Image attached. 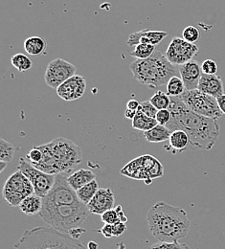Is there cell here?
<instances>
[{
  "instance_id": "7c38bea8",
  "label": "cell",
  "mask_w": 225,
  "mask_h": 249,
  "mask_svg": "<svg viewBox=\"0 0 225 249\" xmlns=\"http://www.w3.org/2000/svg\"><path fill=\"white\" fill-rule=\"evenodd\" d=\"M198 52V47L183 37L174 36L169 44L166 57L174 65H181L193 60Z\"/></svg>"
},
{
  "instance_id": "ee69618b",
  "label": "cell",
  "mask_w": 225,
  "mask_h": 249,
  "mask_svg": "<svg viewBox=\"0 0 225 249\" xmlns=\"http://www.w3.org/2000/svg\"><path fill=\"white\" fill-rule=\"evenodd\" d=\"M118 249H126V247H125V244L124 243H120L119 245H118Z\"/></svg>"
},
{
  "instance_id": "ab89813d",
  "label": "cell",
  "mask_w": 225,
  "mask_h": 249,
  "mask_svg": "<svg viewBox=\"0 0 225 249\" xmlns=\"http://www.w3.org/2000/svg\"><path fill=\"white\" fill-rule=\"evenodd\" d=\"M139 106H140V103L137 100H129L127 104V107L132 110H138Z\"/></svg>"
},
{
  "instance_id": "30bf717a",
  "label": "cell",
  "mask_w": 225,
  "mask_h": 249,
  "mask_svg": "<svg viewBox=\"0 0 225 249\" xmlns=\"http://www.w3.org/2000/svg\"><path fill=\"white\" fill-rule=\"evenodd\" d=\"M17 169L21 171L31 181L34 186L35 194L41 197L46 196L56 181V175L46 174L35 166L27 160V158H20Z\"/></svg>"
},
{
  "instance_id": "484cf974",
  "label": "cell",
  "mask_w": 225,
  "mask_h": 249,
  "mask_svg": "<svg viewBox=\"0 0 225 249\" xmlns=\"http://www.w3.org/2000/svg\"><path fill=\"white\" fill-rule=\"evenodd\" d=\"M99 189H100L99 182H98L97 179H94L91 182L87 183V185L79 189L78 191H76V193H77V196H78L79 199L84 204L87 205L90 202V200L93 198V196L96 195Z\"/></svg>"
},
{
  "instance_id": "9a60e30c",
  "label": "cell",
  "mask_w": 225,
  "mask_h": 249,
  "mask_svg": "<svg viewBox=\"0 0 225 249\" xmlns=\"http://www.w3.org/2000/svg\"><path fill=\"white\" fill-rule=\"evenodd\" d=\"M115 202L114 193L110 188H100L96 195L87 205L93 215H103L104 212L113 209Z\"/></svg>"
},
{
  "instance_id": "ba28073f",
  "label": "cell",
  "mask_w": 225,
  "mask_h": 249,
  "mask_svg": "<svg viewBox=\"0 0 225 249\" xmlns=\"http://www.w3.org/2000/svg\"><path fill=\"white\" fill-rule=\"evenodd\" d=\"M179 97L192 111L199 115L216 120L224 115L220 109L217 98L203 93L197 89L186 90Z\"/></svg>"
},
{
  "instance_id": "4dcf8cb0",
  "label": "cell",
  "mask_w": 225,
  "mask_h": 249,
  "mask_svg": "<svg viewBox=\"0 0 225 249\" xmlns=\"http://www.w3.org/2000/svg\"><path fill=\"white\" fill-rule=\"evenodd\" d=\"M151 103L158 109H168L171 106V96L163 91H157L151 99Z\"/></svg>"
},
{
  "instance_id": "f35d334b",
  "label": "cell",
  "mask_w": 225,
  "mask_h": 249,
  "mask_svg": "<svg viewBox=\"0 0 225 249\" xmlns=\"http://www.w3.org/2000/svg\"><path fill=\"white\" fill-rule=\"evenodd\" d=\"M217 101H218L221 111L225 115V94H223L220 97H218Z\"/></svg>"
},
{
  "instance_id": "6da1fadb",
  "label": "cell",
  "mask_w": 225,
  "mask_h": 249,
  "mask_svg": "<svg viewBox=\"0 0 225 249\" xmlns=\"http://www.w3.org/2000/svg\"><path fill=\"white\" fill-rule=\"evenodd\" d=\"M171 120L167 127L173 131L184 130L190 139V149L210 151L221 134L218 120L199 115L192 111L180 97H171Z\"/></svg>"
},
{
  "instance_id": "5b68a950",
  "label": "cell",
  "mask_w": 225,
  "mask_h": 249,
  "mask_svg": "<svg viewBox=\"0 0 225 249\" xmlns=\"http://www.w3.org/2000/svg\"><path fill=\"white\" fill-rule=\"evenodd\" d=\"M16 249H89L78 239L49 226L25 230L15 244Z\"/></svg>"
},
{
  "instance_id": "ffe728a7",
  "label": "cell",
  "mask_w": 225,
  "mask_h": 249,
  "mask_svg": "<svg viewBox=\"0 0 225 249\" xmlns=\"http://www.w3.org/2000/svg\"><path fill=\"white\" fill-rule=\"evenodd\" d=\"M94 179H96V175L93 172L86 169H80L67 177V181L69 185L75 191H78L79 189L87 185Z\"/></svg>"
},
{
  "instance_id": "4316f807",
  "label": "cell",
  "mask_w": 225,
  "mask_h": 249,
  "mask_svg": "<svg viewBox=\"0 0 225 249\" xmlns=\"http://www.w3.org/2000/svg\"><path fill=\"white\" fill-rule=\"evenodd\" d=\"M127 230L126 223H117V224H104L99 232L105 237L106 239H113L122 236Z\"/></svg>"
},
{
  "instance_id": "2e32d148",
  "label": "cell",
  "mask_w": 225,
  "mask_h": 249,
  "mask_svg": "<svg viewBox=\"0 0 225 249\" xmlns=\"http://www.w3.org/2000/svg\"><path fill=\"white\" fill-rule=\"evenodd\" d=\"M178 72L182 79L186 90L196 89L199 80L203 74L201 66L195 61H190L184 64L179 65Z\"/></svg>"
},
{
  "instance_id": "44dd1931",
  "label": "cell",
  "mask_w": 225,
  "mask_h": 249,
  "mask_svg": "<svg viewBox=\"0 0 225 249\" xmlns=\"http://www.w3.org/2000/svg\"><path fill=\"white\" fill-rule=\"evenodd\" d=\"M43 204V197L36 194H32L25 197L19 204V209L27 216H35L40 213Z\"/></svg>"
},
{
  "instance_id": "603a6c76",
  "label": "cell",
  "mask_w": 225,
  "mask_h": 249,
  "mask_svg": "<svg viewBox=\"0 0 225 249\" xmlns=\"http://www.w3.org/2000/svg\"><path fill=\"white\" fill-rule=\"evenodd\" d=\"M172 131L163 124H157L152 129L144 132V137L148 142L151 143H161L170 139Z\"/></svg>"
},
{
  "instance_id": "83f0119b",
  "label": "cell",
  "mask_w": 225,
  "mask_h": 249,
  "mask_svg": "<svg viewBox=\"0 0 225 249\" xmlns=\"http://www.w3.org/2000/svg\"><path fill=\"white\" fill-rule=\"evenodd\" d=\"M156 52V45L148 43H139L134 46L130 52V56L136 60H145L150 58Z\"/></svg>"
},
{
  "instance_id": "7402d4cb",
  "label": "cell",
  "mask_w": 225,
  "mask_h": 249,
  "mask_svg": "<svg viewBox=\"0 0 225 249\" xmlns=\"http://www.w3.org/2000/svg\"><path fill=\"white\" fill-rule=\"evenodd\" d=\"M46 48L47 42L41 36H30L24 41V49L30 56H40L45 52Z\"/></svg>"
},
{
  "instance_id": "8d00e7d4",
  "label": "cell",
  "mask_w": 225,
  "mask_h": 249,
  "mask_svg": "<svg viewBox=\"0 0 225 249\" xmlns=\"http://www.w3.org/2000/svg\"><path fill=\"white\" fill-rule=\"evenodd\" d=\"M26 158H27V160L32 165H34V164H36V163L41 161V159H42V153L39 150V148L37 146H35L29 152V154L27 155Z\"/></svg>"
},
{
  "instance_id": "cb8c5ba5",
  "label": "cell",
  "mask_w": 225,
  "mask_h": 249,
  "mask_svg": "<svg viewBox=\"0 0 225 249\" xmlns=\"http://www.w3.org/2000/svg\"><path fill=\"white\" fill-rule=\"evenodd\" d=\"M101 218L104 224H117L121 222H128V218L121 205H118L117 207L104 212L103 215H101Z\"/></svg>"
},
{
  "instance_id": "277c9868",
  "label": "cell",
  "mask_w": 225,
  "mask_h": 249,
  "mask_svg": "<svg viewBox=\"0 0 225 249\" xmlns=\"http://www.w3.org/2000/svg\"><path fill=\"white\" fill-rule=\"evenodd\" d=\"M129 69L136 81L152 89L167 86L170 79L177 73L175 65L159 51H156L148 59L134 61Z\"/></svg>"
},
{
  "instance_id": "e0dca14e",
  "label": "cell",
  "mask_w": 225,
  "mask_h": 249,
  "mask_svg": "<svg viewBox=\"0 0 225 249\" xmlns=\"http://www.w3.org/2000/svg\"><path fill=\"white\" fill-rule=\"evenodd\" d=\"M168 36V33L164 31H154L150 29H144L141 31L130 34L127 44L129 47L135 46L139 43H148L157 45Z\"/></svg>"
},
{
  "instance_id": "836d02e7",
  "label": "cell",
  "mask_w": 225,
  "mask_h": 249,
  "mask_svg": "<svg viewBox=\"0 0 225 249\" xmlns=\"http://www.w3.org/2000/svg\"><path fill=\"white\" fill-rule=\"evenodd\" d=\"M182 37L185 40L189 41V42L195 43L199 39V37H200V33H199V30L196 27H194V26H188V27H186L183 30Z\"/></svg>"
},
{
  "instance_id": "7a4b0ae2",
  "label": "cell",
  "mask_w": 225,
  "mask_h": 249,
  "mask_svg": "<svg viewBox=\"0 0 225 249\" xmlns=\"http://www.w3.org/2000/svg\"><path fill=\"white\" fill-rule=\"evenodd\" d=\"M150 232L159 242H179L188 236L191 221L187 212L164 201L153 205L147 214Z\"/></svg>"
},
{
  "instance_id": "d6986e66",
  "label": "cell",
  "mask_w": 225,
  "mask_h": 249,
  "mask_svg": "<svg viewBox=\"0 0 225 249\" xmlns=\"http://www.w3.org/2000/svg\"><path fill=\"white\" fill-rule=\"evenodd\" d=\"M170 150L173 151V155L175 153H182L190 149L191 143L188 134L182 129H175L172 131L169 139Z\"/></svg>"
},
{
  "instance_id": "9c48e42d",
  "label": "cell",
  "mask_w": 225,
  "mask_h": 249,
  "mask_svg": "<svg viewBox=\"0 0 225 249\" xmlns=\"http://www.w3.org/2000/svg\"><path fill=\"white\" fill-rule=\"evenodd\" d=\"M35 193L30 179L17 171L11 175L3 187V197L12 206H19L22 200Z\"/></svg>"
},
{
  "instance_id": "8992f818",
  "label": "cell",
  "mask_w": 225,
  "mask_h": 249,
  "mask_svg": "<svg viewBox=\"0 0 225 249\" xmlns=\"http://www.w3.org/2000/svg\"><path fill=\"white\" fill-rule=\"evenodd\" d=\"M59 174L69 173L83 161L82 151L74 142L59 137L48 143Z\"/></svg>"
},
{
  "instance_id": "7bdbcfd3",
  "label": "cell",
  "mask_w": 225,
  "mask_h": 249,
  "mask_svg": "<svg viewBox=\"0 0 225 249\" xmlns=\"http://www.w3.org/2000/svg\"><path fill=\"white\" fill-rule=\"evenodd\" d=\"M8 163L7 162H5V161H0V173H2L3 171H4V169L6 168V165H7Z\"/></svg>"
},
{
  "instance_id": "3957f363",
  "label": "cell",
  "mask_w": 225,
  "mask_h": 249,
  "mask_svg": "<svg viewBox=\"0 0 225 249\" xmlns=\"http://www.w3.org/2000/svg\"><path fill=\"white\" fill-rule=\"evenodd\" d=\"M89 210L83 202L74 204H54L43 198V204L38 214L49 226L65 234L83 228V224L88 218Z\"/></svg>"
},
{
  "instance_id": "74e56055",
  "label": "cell",
  "mask_w": 225,
  "mask_h": 249,
  "mask_svg": "<svg viewBox=\"0 0 225 249\" xmlns=\"http://www.w3.org/2000/svg\"><path fill=\"white\" fill-rule=\"evenodd\" d=\"M156 119L157 121L158 124H163V125H167V124L170 122L171 120V111L170 109H160L157 111Z\"/></svg>"
},
{
  "instance_id": "f546056e",
  "label": "cell",
  "mask_w": 225,
  "mask_h": 249,
  "mask_svg": "<svg viewBox=\"0 0 225 249\" xmlns=\"http://www.w3.org/2000/svg\"><path fill=\"white\" fill-rule=\"evenodd\" d=\"M13 66L19 72H26L33 68V61L25 54L17 53L11 59Z\"/></svg>"
},
{
  "instance_id": "d590c367",
  "label": "cell",
  "mask_w": 225,
  "mask_h": 249,
  "mask_svg": "<svg viewBox=\"0 0 225 249\" xmlns=\"http://www.w3.org/2000/svg\"><path fill=\"white\" fill-rule=\"evenodd\" d=\"M201 69L204 74L216 75L218 73V64L213 60H206L201 64Z\"/></svg>"
},
{
  "instance_id": "4fadbf2b",
  "label": "cell",
  "mask_w": 225,
  "mask_h": 249,
  "mask_svg": "<svg viewBox=\"0 0 225 249\" xmlns=\"http://www.w3.org/2000/svg\"><path fill=\"white\" fill-rule=\"evenodd\" d=\"M43 198L58 205L82 202L79 199L76 191L69 185L67 177H65L63 174L56 175V181L54 186L50 193Z\"/></svg>"
},
{
  "instance_id": "ac0fdd59",
  "label": "cell",
  "mask_w": 225,
  "mask_h": 249,
  "mask_svg": "<svg viewBox=\"0 0 225 249\" xmlns=\"http://www.w3.org/2000/svg\"><path fill=\"white\" fill-rule=\"evenodd\" d=\"M197 89L200 90L203 93L208 94L212 97L218 98L221 95L225 94V87L223 79L216 75H208V74H202Z\"/></svg>"
},
{
  "instance_id": "1f68e13d",
  "label": "cell",
  "mask_w": 225,
  "mask_h": 249,
  "mask_svg": "<svg viewBox=\"0 0 225 249\" xmlns=\"http://www.w3.org/2000/svg\"><path fill=\"white\" fill-rule=\"evenodd\" d=\"M16 149L13 144L4 139L0 140V161H5L7 163L13 160Z\"/></svg>"
},
{
  "instance_id": "60d3db41",
  "label": "cell",
  "mask_w": 225,
  "mask_h": 249,
  "mask_svg": "<svg viewBox=\"0 0 225 249\" xmlns=\"http://www.w3.org/2000/svg\"><path fill=\"white\" fill-rule=\"evenodd\" d=\"M136 112H137V110H132V109L127 108V110L125 111V116H126V118L132 120L134 118V116L136 115Z\"/></svg>"
},
{
  "instance_id": "d6a6232c",
  "label": "cell",
  "mask_w": 225,
  "mask_h": 249,
  "mask_svg": "<svg viewBox=\"0 0 225 249\" xmlns=\"http://www.w3.org/2000/svg\"><path fill=\"white\" fill-rule=\"evenodd\" d=\"M148 249H191L185 244H180L179 242H173V243H166V242H159L156 244L152 245Z\"/></svg>"
},
{
  "instance_id": "52a82bcc",
  "label": "cell",
  "mask_w": 225,
  "mask_h": 249,
  "mask_svg": "<svg viewBox=\"0 0 225 249\" xmlns=\"http://www.w3.org/2000/svg\"><path fill=\"white\" fill-rule=\"evenodd\" d=\"M121 174L150 185L154 179L163 177L164 167L156 157L145 155L131 160L121 170Z\"/></svg>"
},
{
  "instance_id": "b9f144b4",
  "label": "cell",
  "mask_w": 225,
  "mask_h": 249,
  "mask_svg": "<svg viewBox=\"0 0 225 249\" xmlns=\"http://www.w3.org/2000/svg\"><path fill=\"white\" fill-rule=\"evenodd\" d=\"M87 248L89 249H99V245L95 242H89Z\"/></svg>"
},
{
  "instance_id": "8fae6325",
  "label": "cell",
  "mask_w": 225,
  "mask_h": 249,
  "mask_svg": "<svg viewBox=\"0 0 225 249\" xmlns=\"http://www.w3.org/2000/svg\"><path fill=\"white\" fill-rule=\"evenodd\" d=\"M77 68L74 64L64 59H55L46 67L44 80L48 87L57 89L66 80L76 74Z\"/></svg>"
},
{
  "instance_id": "d4e9b609",
  "label": "cell",
  "mask_w": 225,
  "mask_h": 249,
  "mask_svg": "<svg viewBox=\"0 0 225 249\" xmlns=\"http://www.w3.org/2000/svg\"><path fill=\"white\" fill-rule=\"evenodd\" d=\"M158 124L156 118H151L141 112L140 110H137L136 115L132 119V127L137 130L141 131H147L152 129L154 126Z\"/></svg>"
},
{
  "instance_id": "f1b7e54d",
  "label": "cell",
  "mask_w": 225,
  "mask_h": 249,
  "mask_svg": "<svg viewBox=\"0 0 225 249\" xmlns=\"http://www.w3.org/2000/svg\"><path fill=\"white\" fill-rule=\"evenodd\" d=\"M167 93L171 97H179L186 91L185 85L181 78L173 76L167 84Z\"/></svg>"
},
{
  "instance_id": "5bb4252c",
  "label": "cell",
  "mask_w": 225,
  "mask_h": 249,
  "mask_svg": "<svg viewBox=\"0 0 225 249\" xmlns=\"http://www.w3.org/2000/svg\"><path fill=\"white\" fill-rule=\"evenodd\" d=\"M87 90V81L83 76L74 75L65 83H63L58 89L57 94L63 100L70 102L76 101L82 98Z\"/></svg>"
},
{
  "instance_id": "e575fe53",
  "label": "cell",
  "mask_w": 225,
  "mask_h": 249,
  "mask_svg": "<svg viewBox=\"0 0 225 249\" xmlns=\"http://www.w3.org/2000/svg\"><path fill=\"white\" fill-rule=\"evenodd\" d=\"M138 110H140L141 112H143L144 114H146L151 118H156V113L158 111V109L151 103V101H145L140 103Z\"/></svg>"
}]
</instances>
